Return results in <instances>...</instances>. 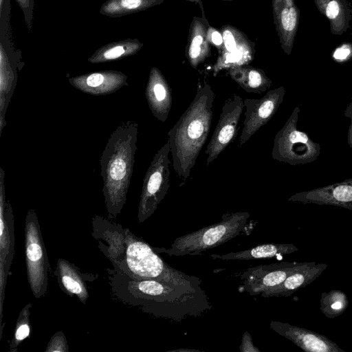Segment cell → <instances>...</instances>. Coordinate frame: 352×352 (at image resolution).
I'll use <instances>...</instances> for the list:
<instances>
[{
  "label": "cell",
  "instance_id": "24",
  "mask_svg": "<svg viewBox=\"0 0 352 352\" xmlns=\"http://www.w3.org/2000/svg\"><path fill=\"white\" fill-rule=\"evenodd\" d=\"M58 268L63 286L67 292L76 295L85 302L88 297V292L77 272L67 262L61 259L58 261Z\"/></svg>",
  "mask_w": 352,
  "mask_h": 352
},
{
  "label": "cell",
  "instance_id": "21",
  "mask_svg": "<svg viewBox=\"0 0 352 352\" xmlns=\"http://www.w3.org/2000/svg\"><path fill=\"white\" fill-rule=\"evenodd\" d=\"M298 250L290 243H266L259 245L249 250L230 252L223 255L212 254L213 259L220 260H252L268 258L276 256L291 254Z\"/></svg>",
  "mask_w": 352,
  "mask_h": 352
},
{
  "label": "cell",
  "instance_id": "34",
  "mask_svg": "<svg viewBox=\"0 0 352 352\" xmlns=\"http://www.w3.org/2000/svg\"><path fill=\"white\" fill-rule=\"evenodd\" d=\"M211 40L217 46L221 45L223 41L221 34L217 31H214L211 34Z\"/></svg>",
  "mask_w": 352,
  "mask_h": 352
},
{
  "label": "cell",
  "instance_id": "4",
  "mask_svg": "<svg viewBox=\"0 0 352 352\" xmlns=\"http://www.w3.org/2000/svg\"><path fill=\"white\" fill-rule=\"evenodd\" d=\"M250 214L237 212L222 217L216 223L177 237L169 248L162 249L170 256L197 255L216 248L236 237L243 231Z\"/></svg>",
  "mask_w": 352,
  "mask_h": 352
},
{
  "label": "cell",
  "instance_id": "2",
  "mask_svg": "<svg viewBox=\"0 0 352 352\" xmlns=\"http://www.w3.org/2000/svg\"><path fill=\"white\" fill-rule=\"evenodd\" d=\"M138 124L127 120L111 133L100 159L102 192L109 214L116 215L124 206L133 175L137 151Z\"/></svg>",
  "mask_w": 352,
  "mask_h": 352
},
{
  "label": "cell",
  "instance_id": "9",
  "mask_svg": "<svg viewBox=\"0 0 352 352\" xmlns=\"http://www.w3.org/2000/svg\"><path fill=\"white\" fill-rule=\"evenodd\" d=\"M312 262H282L248 268L240 273L241 291L254 296L280 285L289 275Z\"/></svg>",
  "mask_w": 352,
  "mask_h": 352
},
{
  "label": "cell",
  "instance_id": "10",
  "mask_svg": "<svg viewBox=\"0 0 352 352\" xmlns=\"http://www.w3.org/2000/svg\"><path fill=\"white\" fill-rule=\"evenodd\" d=\"M244 108L241 97L234 94L224 103L212 138L205 150L206 166H210L236 138Z\"/></svg>",
  "mask_w": 352,
  "mask_h": 352
},
{
  "label": "cell",
  "instance_id": "12",
  "mask_svg": "<svg viewBox=\"0 0 352 352\" xmlns=\"http://www.w3.org/2000/svg\"><path fill=\"white\" fill-rule=\"evenodd\" d=\"M5 171L0 168V314L2 316L4 290L14 249L13 215L6 198Z\"/></svg>",
  "mask_w": 352,
  "mask_h": 352
},
{
  "label": "cell",
  "instance_id": "31",
  "mask_svg": "<svg viewBox=\"0 0 352 352\" xmlns=\"http://www.w3.org/2000/svg\"><path fill=\"white\" fill-rule=\"evenodd\" d=\"M352 54L351 47L344 45L335 50L333 53V58L337 61H344L351 57Z\"/></svg>",
  "mask_w": 352,
  "mask_h": 352
},
{
  "label": "cell",
  "instance_id": "18",
  "mask_svg": "<svg viewBox=\"0 0 352 352\" xmlns=\"http://www.w3.org/2000/svg\"><path fill=\"white\" fill-rule=\"evenodd\" d=\"M327 267L326 263L316 264L312 262L309 265L289 275L280 285L263 292L261 295L263 298L287 297L315 280Z\"/></svg>",
  "mask_w": 352,
  "mask_h": 352
},
{
  "label": "cell",
  "instance_id": "20",
  "mask_svg": "<svg viewBox=\"0 0 352 352\" xmlns=\"http://www.w3.org/2000/svg\"><path fill=\"white\" fill-rule=\"evenodd\" d=\"M143 44L138 38H126L102 45L88 58L93 64L108 63L135 55Z\"/></svg>",
  "mask_w": 352,
  "mask_h": 352
},
{
  "label": "cell",
  "instance_id": "33",
  "mask_svg": "<svg viewBox=\"0 0 352 352\" xmlns=\"http://www.w3.org/2000/svg\"><path fill=\"white\" fill-rule=\"evenodd\" d=\"M223 38L226 47L229 52H233L238 50L234 41V38L232 33L230 32H225L223 34Z\"/></svg>",
  "mask_w": 352,
  "mask_h": 352
},
{
  "label": "cell",
  "instance_id": "16",
  "mask_svg": "<svg viewBox=\"0 0 352 352\" xmlns=\"http://www.w3.org/2000/svg\"><path fill=\"white\" fill-rule=\"evenodd\" d=\"M145 95L153 115L160 121L165 122L172 106V92L166 78L156 67L151 69Z\"/></svg>",
  "mask_w": 352,
  "mask_h": 352
},
{
  "label": "cell",
  "instance_id": "7",
  "mask_svg": "<svg viewBox=\"0 0 352 352\" xmlns=\"http://www.w3.org/2000/svg\"><path fill=\"white\" fill-rule=\"evenodd\" d=\"M169 142L164 144L155 154L143 179L138 208L139 222L150 217L166 195L170 184Z\"/></svg>",
  "mask_w": 352,
  "mask_h": 352
},
{
  "label": "cell",
  "instance_id": "19",
  "mask_svg": "<svg viewBox=\"0 0 352 352\" xmlns=\"http://www.w3.org/2000/svg\"><path fill=\"white\" fill-rule=\"evenodd\" d=\"M318 11L329 22L333 34L342 35L349 29L352 10L348 0H314Z\"/></svg>",
  "mask_w": 352,
  "mask_h": 352
},
{
  "label": "cell",
  "instance_id": "22",
  "mask_svg": "<svg viewBox=\"0 0 352 352\" xmlns=\"http://www.w3.org/2000/svg\"><path fill=\"white\" fill-rule=\"evenodd\" d=\"M228 74L243 90L248 93L261 94L266 91L272 85V80L265 72L248 66L231 67Z\"/></svg>",
  "mask_w": 352,
  "mask_h": 352
},
{
  "label": "cell",
  "instance_id": "26",
  "mask_svg": "<svg viewBox=\"0 0 352 352\" xmlns=\"http://www.w3.org/2000/svg\"><path fill=\"white\" fill-rule=\"evenodd\" d=\"M204 37L202 34H197L195 35L191 40L190 47L188 51V58L190 65L196 68L197 65L203 61L205 56L202 53L201 45L203 43Z\"/></svg>",
  "mask_w": 352,
  "mask_h": 352
},
{
  "label": "cell",
  "instance_id": "23",
  "mask_svg": "<svg viewBox=\"0 0 352 352\" xmlns=\"http://www.w3.org/2000/svg\"><path fill=\"white\" fill-rule=\"evenodd\" d=\"M162 0H107L99 13L110 18H118L144 10Z\"/></svg>",
  "mask_w": 352,
  "mask_h": 352
},
{
  "label": "cell",
  "instance_id": "29",
  "mask_svg": "<svg viewBox=\"0 0 352 352\" xmlns=\"http://www.w3.org/2000/svg\"><path fill=\"white\" fill-rule=\"evenodd\" d=\"M239 350L241 352H260V350L254 345L252 338L248 331H245L242 336Z\"/></svg>",
  "mask_w": 352,
  "mask_h": 352
},
{
  "label": "cell",
  "instance_id": "3",
  "mask_svg": "<svg viewBox=\"0 0 352 352\" xmlns=\"http://www.w3.org/2000/svg\"><path fill=\"white\" fill-rule=\"evenodd\" d=\"M126 265L135 280L151 279L177 287L201 288V280L173 268L146 242L132 239L126 250Z\"/></svg>",
  "mask_w": 352,
  "mask_h": 352
},
{
  "label": "cell",
  "instance_id": "11",
  "mask_svg": "<svg viewBox=\"0 0 352 352\" xmlns=\"http://www.w3.org/2000/svg\"><path fill=\"white\" fill-rule=\"evenodd\" d=\"M285 94V89L280 86L269 90L260 99L246 98L243 100L245 112L238 144L239 147L272 118L283 102Z\"/></svg>",
  "mask_w": 352,
  "mask_h": 352
},
{
  "label": "cell",
  "instance_id": "27",
  "mask_svg": "<svg viewBox=\"0 0 352 352\" xmlns=\"http://www.w3.org/2000/svg\"><path fill=\"white\" fill-rule=\"evenodd\" d=\"M15 1L23 14L24 21L28 30L31 32L33 26L35 0Z\"/></svg>",
  "mask_w": 352,
  "mask_h": 352
},
{
  "label": "cell",
  "instance_id": "13",
  "mask_svg": "<svg viewBox=\"0 0 352 352\" xmlns=\"http://www.w3.org/2000/svg\"><path fill=\"white\" fill-rule=\"evenodd\" d=\"M287 200L303 204L336 206L352 210V178L297 192Z\"/></svg>",
  "mask_w": 352,
  "mask_h": 352
},
{
  "label": "cell",
  "instance_id": "1",
  "mask_svg": "<svg viewBox=\"0 0 352 352\" xmlns=\"http://www.w3.org/2000/svg\"><path fill=\"white\" fill-rule=\"evenodd\" d=\"M214 93L209 84L199 87L186 110L168 133L173 167L185 182L190 175L208 137Z\"/></svg>",
  "mask_w": 352,
  "mask_h": 352
},
{
  "label": "cell",
  "instance_id": "35",
  "mask_svg": "<svg viewBox=\"0 0 352 352\" xmlns=\"http://www.w3.org/2000/svg\"><path fill=\"white\" fill-rule=\"evenodd\" d=\"M170 351H188V352H191V351H199L195 350V349H182L172 350Z\"/></svg>",
  "mask_w": 352,
  "mask_h": 352
},
{
  "label": "cell",
  "instance_id": "32",
  "mask_svg": "<svg viewBox=\"0 0 352 352\" xmlns=\"http://www.w3.org/2000/svg\"><path fill=\"white\" fill-rule=\"evenodd\" d=\"M344 114L345 117L348 118L351 120L350 125L349 126V129L347 131L346 140L348 146L352 148V98L351 100V102L346 106L344 111Z\"/></svg>",
  "mask_w": 352,
  "mask_h": 352
},
{
  "label": "cell",
  "instance_id": "30",
  "mask_svg": "<svg viewBox=\"0 0 352 352\" xmlns=\"http://www.w3.org/2000/svg\"><path fill=\"white\" fill-rule=\"evenodd\" d=\"M243 59V53L238 49L233 52H229L226 55L222 65L224 67L228 65H238Z\"/></svg>",
  "mask_w": 352,
  "mask_h": 352
},
{
  "label": "cell",
  "instance_id": "5",
  "mask_svg": "<svg viewBox=\"0 0 352 352\" xmlns=\"http://www.w3.org/2000/svg\"><path fill=\"white\" fill-rule=\"evenodd\" d=\"M24 65L22 53L15 47L11 24V5L0 11V133L6 125V113Z\"/></svg>",
  "mask_w": 352,
  "mask_h": 352
},
{
  "label": "cell",
  "instance_id": "28",
  "mask_svg": "<svg viewBox=\"0 0 352 352\" xmlns=\"http://www.w3.org/2000/svg\"><path fill=\"white\" fill-rule=\"evenodd\" d=\"M27 315V314H26ZM26 316L23 314V319L19 320L16 325L15 333H14V341L16 343L22 341L29 336L30 333V326L27 320H24Z\"/></svg>",
  "mask_w": 352,
  "mask_h": 352
},
{
  "label": "cell",
  "instance_id": "14",
  "mask_svg": "<svg viewBox=\"0 0 352 352\" xmlns=\"http://www.w3.org/2000/svg\"><path fill=\"white\" fill-rule=\"evenodd\" d=\"M270 327L273 331L290 340L304 351L310 352L344 351L325 336L311 330L274 320L270 322Z\"/></svg>",
  "mask_w": 352,
  "mask_h": 352
},
{
  "label": "cell",
  "instance_id": "25",
  "mask_svg": "<svg viewBox=\"0 0 352 352\" xmlns=\"http://www.w3.org/2000/svg\"><path fill=\"white\" fill-rule=\"evenodd\" d=\"M346 307V297L340 291L326 294L321 300V309L329 317H335L342 314Z\"/></svg>",
  "mask_w": 352,
  "mask_h": 352
},
{
  "label": "cell",
  "instance_id": "17",
  "mask_svg": "<svg viewBox=\"0 0 352 352\" xmlns=\"http://www.w3.org/2000/svg\"><path fill=\"white\" fill-rule=\"evenodd\" d=\"M274 12L282 48L289 55L298 28L299 10L294 0H274Z\"/></svg>",
  "mask_w": 352,
  "mask_h": 352
},
{
  "label": "cell",
  "instance_id": "8",
  "mask_svg": "<svg viewBox=\"0 0 352 352\" xmlns=\"http://www.w3.org/2000/svg\"><path fill=\"white\" fill-rule=\"evenodd\" d=\"M25 236L28 283L34 295L40 298L47 289L48 261L37 218L32 210L26 217Z\"/></svg>",
  "mask_w": 352,
  "mask_h": 352
},
{
  "label": "cell",
  "instance_id": "15",
  "mask_svg": "<svg viewBox=\"0 0 352 352\" xmlns=\"http://www.w3.org/2000/svg\"><path fill=\"white\" fill-rule=\"evenodd\" d=\"M69 82L76 89L94 96L109 94L129 85L127 76L116 70L82 74L69 78Z\"/></svg>",
  "mask_w": 352,
  "mask_h": 352
},
{
  "label": "cell",
  "instance_id": "6",
  "mask_svg": "<svg viewBox=\"0 0 352 352\" xmlns=\"http://www.w3.org/2000/svg\"><path fill=\"white\" fill-rule=\"evenodd\" d=\"M300 113L296 106L283 126L277 132L274 141L272 157L280 162L292 166L316 161L320 155V145L309 135L298 129Z\"/></svg>",
  "mask_w": 352,
  "mask_h": 352
}]
</instances>
